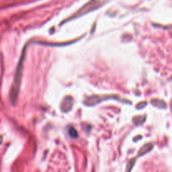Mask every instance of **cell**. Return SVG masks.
Wrapping results in <instances>:
<instances>
[{
    "instance_id": "cell-1",
    "label": "cell",
    "mask_w": 172,
    "mask_h": 172,
    "mask_svg": "<svg viewBox=\"0 0 172 172\" xmlns=\"http://www.w3.org/2000/svg\"><path fill=\"white\" fill-rule=\"evenodd\" d=\"M71 103H72V98H71L67 97V98L63 101V103H62V111H64V109H65V108H66V107H68V109L70 110V109H71Z\"/></svg>"
},
{
    "instance_id": "cell-2",
    "label": "cell",
    "mask_w": 172,
    "mask_h": 172,
    "mask_svg": "<svg viewBox=\"0 0 172 172\" xmlns=\"http://www.w3.org/2000/svg\"><path fill=\"white\" fill-rule=\"evenodd\" d=\"M153 148V145L151 144H148L146 145H144V147L141 148V149L139 150V156H141L143 154H146L148 153L149 151H150L151 150V149Z\"/></svg>"
},
{
    "instance_id": "cell-3",
    "label": "cell",
    "mask_w": 172,
    "mask_h": 172,
    "mask_svg": "<svg viewBox=\"0 0 172 172\" xmlns=\"http://www.w3.org/2000/svg\"><path fill=\"white\" fill-rule=\"evenodd\" d=\"M151 103L155 106V107H157V108H166V104L165 103V102H163V101H161V100H152L151 101Z\"/></svg>"
},
{
    "instance_id": "cell-4",
    "label": "cell",
    "mask_w": 172,
    "mask_h": 172,
    "mask_svg": "<svg viewBox=\"0 0 172 172\" xmlns=\"http://www.w3.org/2000/svg\"><path fill=\"white\" fill-rule=\"evenodd\" d=\"M69 134H70V136L71 137V138H76L77 136H78V134H77V132L76 131V129H74V128H71V129H69Z\"/></svg>"
}]
</instances>
